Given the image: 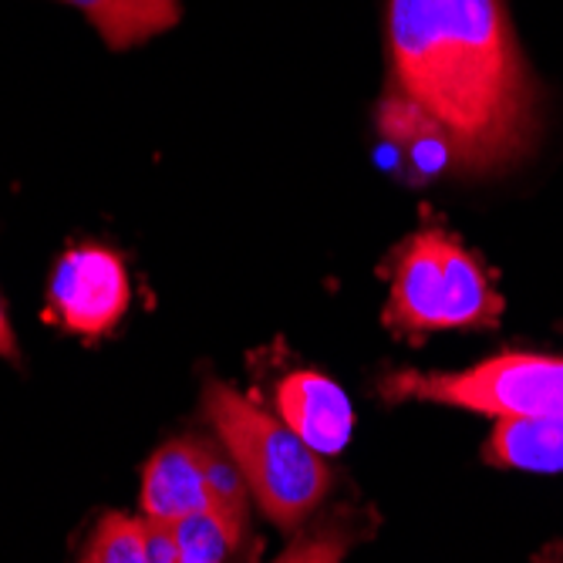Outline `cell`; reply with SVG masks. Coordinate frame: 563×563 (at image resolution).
<instances>
[{"mask_svg": "<svg viewBox=\"0 0 563 563\" xmlns=\"http://www.w3.org/2000/svg\"><path fill=\"white\" fill-rule=\"evenodd\" d=\"M0 357H8V362H21L18 338H14V328H11V318H8L4 297H0Z\"/></svg>", "mask_w": 563, "mask_h": 563, "instance_id": "obj_14", "label": "cell"}, {"mask_svg": "<svg viewBox=\"0 0 563 563\" xmlns=\"http://www.w3.org/2000/svg\"><path fill=\"white\" fill-rule=\"evenodd\" d=\"M382 395L442 401L496 419L563 422V357L509 351L466 372H395L382 378Z\"/></svg>", "mask_w": 563, "mask_h": 563, "instance_id": "obj_4", "label": "cell"}, {"mask_svg": "<svg viewBox=\"0 0 563 563\" xmlns=\"http://www.w3.org/2000/svg\"><path fill=\"white\" fill-rule=\"evenodd\" d=\"M503 297L473 253L442 230H419L395 257L388 324L401 334L493 328Z\"/></svg>", "mask_w": 563, "mask_h": 563, "instance_id": "obj_3", "label": "cell"}, {"mask_svg": "<svg viewBox=\"0 0 563 563\" xmlns=\"http://www.w3.org/2000/svg\"><path fill=\"white\" fill-rule=\"evenodd\" d=\"M81 563H152L145 550L142 520L125 514H109L95 527L81 553Z\"/></svg>", "mask_w": 563, "mask_h": 563, "instance_id": "obj_12", "label": "cell"}, {"mask_svg": "<svg viewBox=\"0 0 563 563\" xmlns=\"http://www.w3.org/2000/svg\"><path fill=\"white\" fill-rule=\"evenodd\" d=\"M202 408L257 506L280 530H300L331 489L324 455L294 435L284 419L223 382L207 388Z\"/></svg>", "mask_w": 563, "mask_h": 563, "instance_id": "obj_2", "label": "cell"}, {"mask_svg": "<svg viewBox=\"0 0 563 563\" xmlns=\"http://www.w3.org/2000/svg\"><path fill=\"white\" fill-rule=\"evenodd\" d=\"M129 271L106 246L68 250L51 274L47 303L58 324L81 338L109 334L129 311Z\"/></svg>", "mask_w": 563, "mask_h": 563, "instance_id": "obj_5", "label": "cell"}, {"mask_svg": "<svg viewBox=\"0 0 563 563\" xmlns=\"http://www.w3.org/2000/svg\"><path fill=\"white\" fill-rule=\"evenodd\" d=\"M378 129L385 148H391L398 156L401 176L426 183L442 176L445 169H459V156L449 132L398 91H388V98L382 101Z\"/></svg>", "mask_w": 563, "mask_h": 563, "instance_id": "obj_8", "label": "cell"}, {"mask_svg": "<svg viewBox=\"0 0 563 563\" xmlns=\"http://www.w3.org/2000/svg\"><path fill=\"white\" fill-rule=\"evenodd\" d=\"M210 509V445L199 439H176L148 459L142 476L145 520L179 523Z\"/></svg>", "mask_w": 563, "mask_h": 563, "instance_id": "obj_6", "label": "cell"}, {"mask_svg": "<svg viewBox=\"0 0 563 563\" xmlns=\"http://www.w3.org/2000/svg\"><path fill=\"white\" fill-rule=\"evenodd\" d=\"M173 533H176V563H227L243 537V527L223 517L220 509H202L196 517L173 523Z\"/></svg>", "mask_w": 563, "mask_h": 563, "instance_id": "obj_11", "label": "cell"}, {"mask_svg": "<svg viewBox=\"0 0 563 563\" xmlns=\"http://www.w3.org/2000/svg\"><path fill=\"white\" fill-rule=\"evenodd\" d=\"M540 563H563V560H556V556H543Z\"/></svg>", "mask_w": 563, "mask_h": 563, "instance_id": "obj_15", "label": "cell"}, {"mask_svg": "<svg viewBox=\"0 0 563 563\" xmlns=\"http://www.w3.org/2000/svg\"><path fill=\"white\" fill-rule=\"evenodd\" d=\"M486 463L520 473H563V422L499 419L486 442Z\"/></svg>", "mask_w": 563, "mask_h": 563, "instance_id": "obj_9", "label": "cell"}, {"mask_svg": "<svg viewBox=\"0 0 563 563\" xmlns=\"http://www.w3.org/2000/svg\"><path fill=\"white\" fill-rule=\"evenodd\" d=\"M277 412L318 455H334L354 432V408L338 382L321 372H294L277 388Z\"/></svg>", "mask_w": 563, "mask_h": 563, "instance_id": "obj_7", "label": "cell"}, {"mask_svg": "<svg viewBox=\"0 0 563 563\" xmlns=\"http://www.w3.org/2000/svg\"><path fill=\"white\" fill-rule=\"evenodd\" d=\"M78 8L109 47L125 51L179 24V0H65Z\"/></svg>", "mask_w": 563, "mask_h": 563, "instance_id": "obj_10", "label": "cell"}, {"mask_svg": "<svg viewBox=\"0 0 563 563\" xmlns=\"http://www.w3.org/2000/svg\"><path fill=\"white\" fill-rule=\"evenodd\" d=\"M357 540V520L351 514H334L321 527L300 533L274 563H341Z\"/></svg>", "mask_w": 563, "mask_h": 563, "instance_id": "obj_13", "label": "cell"}, {"mask_svg": "<svg viewBox=\"0 0 563 563\" xmlns=\"http://www.w3.org/2000/svg\"><path fill=\"white\" fill-rule=\"evenodd\" d=\"M391 91L439 122L463 173H503L533 152L540 88L503 0H388Z\"/></svg>", "mask_w": 563, "mask_h": 563, "instance_id": "obj_1", "label": "cell"}]
</instances>
